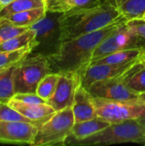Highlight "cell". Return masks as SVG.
I'll use <instances>...</instances> for the list:
<instances>
[{
  "label": "cell",
  "instance_id": "cell-4",
  "mask_svg": "<svg viewBox=\"0 0 145 146\" xmlns=\"http://www.w3.org/2000/svg\"><path fill=\"white\" fill-rule=\"evenodd\" d=\"M50 73V70L47 56L31 52L18 63L15 70V94L36 92L41 80Z\"/></svg>",
  "mask_w": 145,
  "mask_h": 146
},
{
  "label": "cell",
  "instance_id": "cell-13",
  "mask_svg": "<svg viewBox=\"0 0 145 146\" xmlns=\"http://www.w3.org/2000/svg\"><path fill=\"white\" fill-rule=\"evenodd\" d=\"M72 109L75 122H81L97 117L93 96L82 85H79L76 90Z\"/></svg>",
  "mask_w": 145,
  "mask_h": 146
},
{
  "label": "cell",
  "instance_id": "cell-16",
  "mask_svg": "<svg viewBox=\"0 0 145 146\" xmlns=\"http://www.w3.org/2000/svg\"><path fill=\"white\" fill-rule=\"evenodd\" d=\"M106 0H66V1H50L46 0V10L52 12L64 13L72 9H79L96 6Z\"/></svg>",
  "mask_w": 145,
  "mask_h": 146
},
{
  "label": "cell",
  "instance_id": "cell-29",
  "mask_svg": "<svg viewBox=\"0 0 145 146\" xmlns=\"http://www.w3.org/2000/svg\"><path fill=\"white\" fill-rule=\"evenodd\" d=\"M127 27L136 34L145 38V21L142 19H134L127 21Z\"/></svg>",
  "mask_w": 145,
  "mask_h": 146
},
{
  "label": "cell",
  "instance_id": "cell-34",
  "mask_svg": "<svg viewBox=\"0 0 145 146\" xmlns=\"http://www.w3.org/2000/svg\"><path fill=\"white\" fill-rule=\"evenodd\" d=\"M142 20H144V21H145V12L144 13V15H143V16H142V18H141Z\"/></svg>",
  "mask_w": 145,
  "mask_h": 146
},
{
  "label": "cell",
  "instance_id": "cell-36",
  "mask_svg": "<svg viewBox=\"0 0 145 146\" xmlns=\"http://www.w3.org/2000/svg\"><path fill=\"white\" fill-rule=\"evenodd\" d=\"M142 62H143V63H144V65H145V60H144V61H143Z\"/></svg>",
  "mask_w": 145,
  "mask_h": 146
},
{
  "label": "cell",
  "instance_id": "cell-24",
  "mask_svg": "<svg viewBox=\"0 0 145 146\" xmlns=\"http://www.w3.org/2000/svg\"><path fill=\"white\" fill-rule=\"evenodd\" d=\"M32 49L33 46L30 45L17 50L0 51V69L18 64L32 52Z\"/></svg>",
  "mask_w": 145,
  "mask_h": 146
},
{
  "label": "cell",
  "instance_id": "cell-19",
  "mask_svg": "<svg viewBox=\"0 0 145 146\" xmlns=\"http://www.w3.org/2000/svg\"><path fill=\"white\" fill-rule=\"evenodd\" d=\"M126 86L137 93L145 92V65L138 62L134 64L125 75Z\"/></svg>",
  "mask_w": 145,
  "mask_h": 146
},
{
  "label": "cell",
  "instance_id": "cell-31",
  "mask_svg": "<svg viewBox=\"0 0 145 146\" xmlns=\"http://www.w3.org/2000/svg\"><path fill=\"white\" fill-rule=\"evenodd\" d=\"M13 0H0V9L4 7L5 5L9 4V3H11Z\"/></svg>",
  "mask_w": 145,
  "mask_h": 146
},
{
  "label": "cell",
  "instance_id": "cell-12",
  "mask_svg": "<svg viewBox=\"0 0 145 146\" xmlns=\"http://www.w3.org/2000/svg\"><path fill=\"white\" fill-rule=\"evenodd\" d=\"M138 62H141L139 57L123 64H91L82 76L81 85L87 89L97 81L111 79L124 74Z\"/></svg>",
  "mask_w": 145,
  "mask_h": 146
},
{
  "label": "cell",
  "instance_id": "cell-18",
  "mask_svg": "<svg viewBox=\"0 0 145 146\" xmlns=\"http://www.w3.org/2000/svg\"><path fill=\"white\" fill-rule=\"evenodd\" d=\"M36 31L32 28H28L26 31L18 34L0 44V51L17 50L30 45L35 46Z\"/></svg>",
  "mask_w": 145,
  "mask_h": 146
},
{
  "label": "cell",
  "instance_id": "cell-17",
  "mask_svg": "<svg viewBox=\"0 0 145 146\" xmlns=\"http://www.w3.org/2000/svg\"><path fill=\"white\" fill-rule=\"evenodd\" d=\"M128 21L141 19L145 12V0H109Z\"/></svg>",
  "mask_w": 145,
  "mask_h": 146
},
{
  "label": "cell",
  "instance_id": "cell-27",
  "mask_svg": "<svg viewBox=\"0 0 145 146\" xmlns=\"http://www.w3.org/2000/svg\"><path fill=\"white\" fill-rule=\"evenodd\" d=\"M0 121H22V122H29L40 127L37 122L26 118L20 112L10 107L7 103L0 101Z\"/></svg>",
  "mask_w": 145,
  "mask_h": 146
},
{
  "label": "cell",
  "instance_id": "cell-8",
  "mask_svg": "<svg viewBox=\"0 0 145 146\" xmlns=\"http://www.w3.org/2000/svg\"><path fill=\"white\" fill-rule=\"evenodd\" d=\"M144 47L145 38L133 33L126 23L116 32L106 38L96 48L91 62L116 51Z\"/></svg>",
  "mask_w": 145,
  "mask_h": 146
},
{
  "label": "cell",
  "instance_id": "cell-7",
  "mask_svg": "<svg viewBox=\"0 0 145 146\" xmlns=\"http://www.w3.org/2000/svg\"><path fill=\"white\" fill-rule=\"evenodd\" d=\"M97 117L109 123H120L145 115V104L138 101H115L93 97Z\"/></svg>",
  "mask_w": 145,
  "mask_h": 146
},
{
  "label": "cell",
  "instance_id": "cell-20",
  "mask_svg": "<svg viewBox=\"0 0 145 146\" xmlns=\"http://www.w3.org/2000/svg\"><path fill=\"white\" fill-rule=\"evenodd\" d=\"M143 48L129 49L121 51H116L97 59L91 62V64H123L133 61L140 56Z\"/></svg>",
  "mask_w": 145,
  "mask_h": 146
},
{
  "label": "cell",
  "instance_id": "cell-33",
  "mask_svg": "<svg viewBox=\"0 0 145 146\" xmlns=\"http://www.w3.org/2000/svg\"><path fill=\"white\" fill-rule=\"evenodd\" d=\"M139 58H140L141 62H142L144 60H145V47L144 48H143V50H142V52H141V54H140Z\"/></svg>",
  "mask_w": 145,
  "mask_h": 146
},
{
  "label": "cell",
  "instance_id": "cell-11",
  "mask_svg": "<svg viewBox=\"0 0 145 146\" xmlns=\"http://www.w3.org/2000/svg\"><path fill=\"white\" fill-rule=\"evenodd\" d=\"M38 130L29 122L0 121V143L32 145Z\"/></svg>",
  "mask_w": 145,
  "mask_h": 146
},
{
  "label": "cell",
  "instance_id": "cell-9",
  "mask_svg": "<svg viewBox=\"0 0 145 146\" xmlns=\"http://www.w3.org/2000/svg\"><path fill=\"white\" fill-rule=\"evenodd\" d=\"M126 72L111 79L97 81L89 86L87 90L93 97L103 99L115 101H138V93L131 90L126 84L125 75Z\"/></svg>",
  "mask_w": 145,
  "mask_h": 146
},
{
  "label": "cell",
  "instance_id": "cell-35",
  "mask_svg": "<svg viewBox=\"0 0 145 146\" xmlns=\"http://www.w3.org/2000/svg\"><path fill=\"white\" fill-rule=\"evenodd\" d=\"M50 1H66V0H50Z\"/></svg>",
  "mask_w": 145,
  "mask_h": 146
},
{
  "label": "cell",
  "instance_id": "cell-14",
  "mask_svg": "<svg viewBox=\"0 0 145 146\" xmlns=\"http://www.w3.org/2000/svg\"><path fill=\"white\" fill-rule=\"evenodd\" d=\"M7 104L26 118L37 122L39 126L44 123L56 113V110L47 103L42 104H28L10 98Z\"/></svg>",
  "mask_w": 145,
  "mask_h": 146
},
{
  "label": "cell",
  "instance_id": "cell-23",
  "mask_svg": "<svg viewBox=\"0 0 145 146\" xmlns=\"http://www.w3.org/2000/svg\"><path fill=\"white\" fill-rule=\"evenodd\" d=\"M18 64L0 69V101L7 103L15 95L14 73Z\"/></svg>",
  "mask_w": 145,
  "mask_h": 146
},
{
  "label": "cell",
  "instance_id": "cell-1",
  "mask_svg": "<svg viewBox=\"0 0 145 146\" xmlns=\"http://www.w3.org/2000/svg\"><path fill=\"white\" fill-rule=\"evenodd\" d=\"M127 21L121 15L103 28L63 42L56 53L47 57L50 73L76 74L82 78L91 65L96 48Z\"/></svg>",
  "mask_w": 145,
  "mask_h": 146
},
{
  "label": "cell",
  "instance_id": "cell-5",
  "mask_svg": "<svg viewBox=\"0 0 145 146\" xmlns=\"http://www.w3.org/2000/svg\"><path fill=\"white\" fill-rule=\"evenodd\" d=\"M75 123L72 107L56 111L43 123L31 145H64Z\"/></svg>",
  "mask_w": 145,
  "mask_h": 146
},
{
  "label": "cell",
  "instance_id": "cell-6",
  "mask_svg": "<svg viewBox=\"0 0 145 146\" xmlns=\"http://www.w3.org/2000/svg\"><path fill=\"white\" fill-rule=\"evenodd\" d=\"M61 15L62 13L59 12L47 11L43 18L30 27L36 31L32 53L48 57L58 51L62 44Z\"/></svg>",
  "mask_w": 145,
  "mask_h": 146
},
{
  "label": "cell",
  "instance_id": "cell-21",
  "mask_svg": "<svg viewBox=\"0 0 145 146\" xmlns=\"http://www.w3.org/2000/svg\"><path fill=\"white\" fill-rule=\"evenodd\" d=\"M47 10L45 7L26 10L18 12L13 15H10L5 18L11 21L15 25L19 27H30L33 24H35L37 21H38L41 18H43Z\"/></svg>",
  "mask_w": 145,
  "mask_h": 146
},
{
  "label": "cell",
  "instance_id": "cell-2",
  "mask_svg": "<svg viewBox=\"0 0 145 146\" xmlns=\"http://www.w3.org/2000/svg\"><path fill=\"white\" fill-rule=\"evenodd\" d=\"M121 16L119 10L109 0L93 7L62 13L60 21L62 43L103 28Z\"/></svg>",
  "mask_w": 145,
  "mask_h": 146
},
{
  "label": "cell",
  "instance_id": "cell-32",
  "mask_svg": "<svg viewBox=\"0 0 145 146\" xmlns=\"http://www.w3.org/2000/svg\"><path fill=\"white\" fill-rule=\"evenodd\" d=\"M138 120L139 123L144 127V130H145V115L142 116V117H140V118H139V119H138ZM143 143H144V142H143Z\"/></svg>",
  "mask_w": 145,
  "mask_h": 146
},
{
  "label": "cell",
  "instance_id": "cell-25",
  "mask_svg": "<svg viewBox=\"0 0 145 146\" xmlns=\"http://www.w3.org/2000/svg\"><path fill=\"white\" fill-rule=\"evenodd\" d=\"M58 80H59L58 74L50 73L46 74L39 82L36 90V93L47 101L54 93Z\"/></svg>",
  "mask_w": 145,
  "mask_h": 146
},
{
  "label": "cell",
  "instance_id": "cell-28",
  "mask_svg": "<svg viewBox=\"0 0 145 146\" xmlns=\"http://www.w3.org/2000/svg\"><path fill=\"white\" fill-rule=\"evenodd\" d=\"M15 100L28 104H46V100L38 96L36 92L34 93H15L12 98Z\"/></svg>",
  "mask_w": 145,
  "mask_h": 146
},
{
  "label": "cell",
  "instance_id": "cell-3",
  "mask_svg": "<svg viewBox=\"0 0 145 146\" xmlns=\"http://www.w3.org/2000/svg\"><path fill=\"white\" fill-rule=\"evenodd\" d=\"M144 141V128L138 119H134L110 124L101 132L76 142L73 145H108L123 143L142 144Z\"/></svg>",
  "mask_w": 145,
  "mask_h": 146
},
{
  "label": "cell",
  "instance_id": "cell-15",
  "mask_svg": "<svg viewBox=\"0 0 145 146\" xmlns=\"http://www.w3.org/2000/svg\"><path fill=\"white\" fill-rule=\"evenodd\" d=\"M110 124L111 123L100 117H96L91 120L81 122H75L73 127L71 134L67 139L64 145H73L74 143L81 141L101 132Z\"/></svg>",
  "mask_w": 145,
  "mask_h": 146
},
{
  "label": "cell",
  "instance_id": "cell-30",
  "mask_svg": "<svg viewBox=\"0 0 145 146\" xmlns=\"http://www.w3.org/2000/svg\"><path fill=\"white\" fill-rule=\"evenodd\" d=\"M138 102H141V103H144V104H145V92H143V93H139V94H138Z\"/></svg>",
  "mask_w": 145,
  "mask_h": 146
},
{
  "label": "cell",
  "instance_id": "cell-22",
  "mask_svg": "<svg viewBox=\"0 0 145 146\" xmlns=\"http://www.w3.org/2000/svg\"><path fill=\"white\" fill-rule=\"evenodd\" d=\"M45 5L46 0H13L0 9V17H7L18 12L43 8Z\"/></svg>",
  "mask_w": 145,
  "mask_h": 146
},
{
  "label": "cell",
  "instance_id": "cell-10",
  "mask_svg": "<svg viewBox=\"0 0 145 146\" xmlns=\"http://www.w3.org/2000/svg\"><path fill=\"white\" fill-rule=\"evenodd\" d=\"M81 85V77L76 74H61L52 96L46 101L55 110L72 107L77 88Z\"/></svg>",
  "mask_w": 145,
  "mask_h": 146
},
{
  "label": "cell",
  "instance_id": "cell-26",
  "mask_svg": "<svg viewBox=\"0 0 145 146\" xmlns=\"http://www.w3.org/2000/svg\"><path fill=\"white\" fill-rule=\"evenodd\" d=\"M30 27H19L5 17H0V44L26 31Z\"/></svg>",
  "mask_w": 145,
  "mask_h": 146
}]
</instances>
